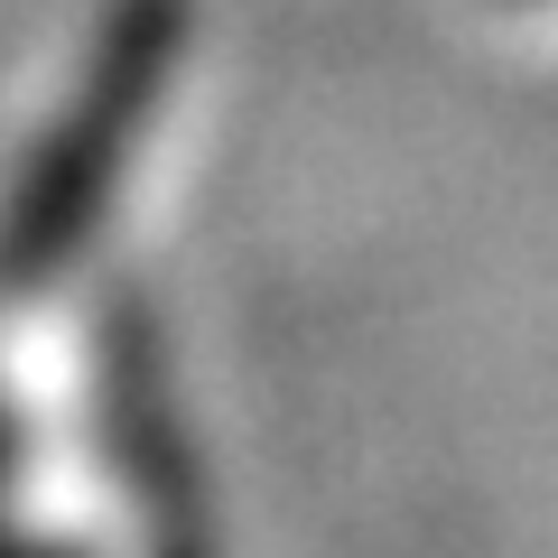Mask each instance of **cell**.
I'll use <instances>...</instances> for the list:
<instances>
[{"mask_svg":"<svg viewBox=\"0 0 558 558\" xmlns=\"http://www.w3.org/2000/svg\"><path fill=\"white\" fill-rule=\"evenodd\" d=\"M178 38H186L178 0H112L75 102H65V121L38 140V159L20 168V196L0 215V279H10V289L65 270L75 242L94 233V215H102V196H112L121 159H131L140 121H149L168 65H178Z\"/></svg>","mask_w":558,"mask_h":558,"instance_id":"cell-1","label":"cell"},{"mask_svg":"<svg viewBox=\"0 0 558 558\" xmlns=\"http://www.w3.org/2000/svg\"><path fill=\"white\" fill-rule=\"evenodd\" d=\"M0 558H47V549H20V539H0Z\"/></svg>","mask_w":558,"mask_h":558,"instance_id":"cell-2","label":"cell"}]
</instances>
